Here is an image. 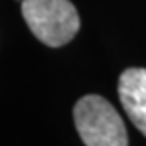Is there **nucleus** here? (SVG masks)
Returning a JSON list of instances; mask_svg holds the SVG:
<instances>
[{"label":"nucleus","instance_id":"1","mask_svg":"<svg viewBox=\"0 0 146 146\" xmlns=\"http://www.w3.org/2000/svg\"><path fill=\"white\" fill-rule=\"evenodd\" d=\"M21 14L40 42L60 48L79 30V14L70 0H21Z\"/></svg>","mask_w":146,"mask_h":146},{"label":"nucleus","instance_id":"2","mask_svg":"<svg viewBox=\"0 0 146 146\" xmlns=\"http://www.w3.org/2000/svg\"><path fill=\"white\" fill-rule=\"evenodd\" d=\"M74 123L86 146H129L121 116L100 95H85L76 102Z\"/></svg>","mask_w":146,"mask_h":146},{"label":"nucleus","instance_id":"3","mask_svg":"<svg viewBox=\"0 0 146 146\" xmlns=\"http://www.w3.org/2000/svg\"><path fill=\"white\" fill-rule=\"evenodd\" d=\"M118 97L130 121L146 137V69L130 67L121 72Z\"/></svg>","mask_w":146,"mask_h":146},{"label":"nucleus","instance_id":"4","mask_svg":"<svg viewBox=\"0 0 146 146\" xmlns=\"http://www.w3.org/2000/svg\"><path fill=\"white\" fill-rule=\"evenodd\" d=\"M19 2H21V0H19Z\"/></svg>","mask_w":146,"mask_h":146}]
</instances>
